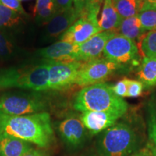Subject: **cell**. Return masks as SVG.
I'll return each instance as SVG.
<instances>
[{"mask_svg": "<svg viewBox=\"0 0 156 156\" xmlns=\"http://www.w3.org/2000/svg\"><path fill=\"white\" fill-rule=\"evenodd\" d=\"M0 136L19 138L39 147H48L54 141V130L48 112L9 116L0 112Z\"/></svg>", "mask_w": 156, "mask_h": 156, "instance_id": "1", "label": "cell"}, {"mask_svg": "<svg viewBox=\"0 0 156 156\" xmlns=\"http://www.w3.org/2000/svg\"><path fill=\"white\" fill-rule=\"evenodd\" d=\"M73 107L81 112L112 111L125 114L128 104L123 98L113 92L112 85L102 82L88 85L79 91L74 100Z\"/></svg>", "mask_w": 156, "mask_h": 156, "instance_id": "2", "label": "cell"}, {"mask_svg": "<svg viewBox=\"0 0 156 156\" xmlns=\"http://www.w3.org/2000/svg\"><path fill=\"white\" fill-rule=\"evenodd\" d=\"M9 88L42 92L48 89V64L0 69V90Z\"/></svg>", "mask_w": 156, "mask_h": 156, "instance_id": "3", "label": "cell"}, {"mask_svg": "<svg viewBox=\"0 0 156 156\" xmlns=\"http://www.w3.org/2000/svg\"><path fill=\"white\" fill-rule=\"evenodd\" d=\"M138 137L131 126L117 123L102 132L97 140L98 156H130L138 147Z\"/></svg>", "mask_w": 156, "mask_h": 156, "instance_id": "4", "label": "cell"}, {"mask_svg": "<svg viewBox=\"0 0 156 156\" xmlns=\"http://www.w3.org/2000/svg\"><path fill=\"white\" fill-rule=\"evenodd\" d=\"M48 103L38 92L12 91L0 97V112L9 116H24L45 112Z\"/></svg>", "mask_w": 156, "mask_h": 156, "instance_id": "5", "label": "cell"}, {"mask_svg": "<svg viewBox=\"0 0 156 156\" xmlns=\"http://www.w3.org/2000/svg\"><path fill=\"white\" fill-rule=\"evenodd\" d=\"M104 58L120 65L138 64L139 50L134 40L120 34H115L106 43Z\"/></svg>", "mask_w": 156, "mask_h": 156, "instance_id": "6", "label": "cell"}, {"mask_svg": "<svg viewBox=\"0 0 156 156\" xmlns=\"http://www.w3.org/2000/svg\"><path fill=\"white\" fill-rule=\"evenodd\" d=\"M123 67L124 66L106 58H100L91 62H84L79 71L76 85L85 87L102 83L111 75Z\"/></svg>", "mask_w": 156, "mask_h": 156, "instance_id": "7", "label": "cell"}, {"mask_svg": "<svg viewBox=\"0 0 156 156\" xmlns=\"http://www.w3.org/2000/svg\"><path fill=\"white\" fill-rule=\"evenodd\" d=\"M48 64V89L63 90L76 84L80 69L84 62H58Z\"/></svg>", "mask_w": 156, "mask_h": 156, "instance_id": "8", "label": "cell"}, {"mask_svg": "<svg viewBox=\"0 0 156 156\" xmlns=\"http://www.w3.org/2000/svg\"><path fill=\"white\" fill-rule=\"evenodd\" d=\"M101 31L98 21L81 16L62 35L60 41L80 46Z\"/></svg>", "mask_w": 156, "mask_h": 156, "instance_id": "9", "label": "cell"}, {"mask_svg": "<svg viewBox=\"0 0 156 156\" xmlns=\"http://www.w3.org/2000/svg\"><path fill=\"white\" fill-rule=\"evenodd\" d=\"M58 132L64 143L73 149L80 147L86 139V128L82 120L75 116L62 120Z\"/></svg>", "mask_w": 156, "mask_h": 156, "instance_id": "10", "label": "cell"}, {"mask_svg": "<svg viewBox=\"0 0 156 156\" xmlns=\"http://www.w3.org/2000/svg\"><path fill=\"white\" fill-rule=\"evenodd\" d=\"M124 114L122 112L112 111L85 112H83L81 120L91 134H97L116 124L117 120Z\"/></svg>", "mask_w": 156, "mask_h": 156, "instance_id": "11", "label": "cell"}, {"mask_svg": "<svg viewBox=\"0 0 156 156\" xmlns=\"http://www.w3.org/2000/svg\"><path fill=\"white\" fill-rule=\"evenodd\" d=\"M115 34L110 31H101L78 47L77 61L88 62L101 58L108 41Z\"/></svg>", "mask_w": 156, "mask_h": 156, "instance_id": "12", "label": "cell"}, {"mask_svg": "<svg viewBox=\"0 0 156 156\" xmlns=\"http://www.w3.org/2000/svg\"><path fill=\"white\" fill-rule=\"evenodd\" d=\"M79 46L70 43L59 41L39 51V56L46 61L58 62H77V56Z\"/></svg>", "mask_w": 156, "mask_h": 156, "instance_id": "13", "label": "cell"}, {"mask_svg": "<svg viewBox=\"0 0 156 156\" xmlns=\"http://www.w3.org/2000/svg\"><path fill=\"white\" fill-rule=\"evenodd\" d=\"M80 16V12H79L74 7V6L72 8L66 10L57 12L47 23L46 25L47 34L52 38H56L60 34H63Z\"/></svg>", "mask_w": 156, "mask_h": 156, "instance_id": "14", "label": "cell"}, {"mask_svg": "<svg viewBox=\"0 0 156 156\" xmlns=\"http://www.w3.org/2000/svg\"><path fill=\"white\" fill-rule=\"evenodd\" d=\"M33 144L10 136H0V156H23L33 149Z\"/></svg>", "mask_w": 156, "mask_h": 156, "instance_id": "15", "label": "cell"}, {"mask_svg": "<svg viewBox=\"0 0 156 156\" xmlns=\"http://www.w3.org/2000/svg\"><path fill=\"white\" fill-rule=\"evenodd\" d=\"M122 20L112 0H104L101 18L98 20V25L102 31H110L117 34Z\"/></svg>", "mask_w": 156, "mask_h": 156, "instance_id": "16", "label": "cell"}, {"mask_svg": "<svg viewBox=\"0 0 156 156\" xmlns=\"http://www.w3.org/2000/svg\"><path fill=\"white\" fill-rule=\"evenodd\" d=\"M139 81L144 87H151L156 85V57L145 56L139 67L137 73Z\"/></svg>", "mask_w": 156, "mask_h": 156, "instance_id": "17", "label": "cell"}, {"mask_svg": "<svg viewBox=\"0 0 156 156\" xmlns=\"http://www.w3.org/2000/svg\"><path fill=\"white\" fill-rule=\"evenodd\" d=\"M119 31L122 36L132 40H135L144 36L146 30L143 28L139 17L136 15L134 17L123 19Z\"/></svg>", "mask_w": 156, "mask_h": 156, "instance_id": "18", "label": "cell"}, {"mask_svg": "<svg viewBox=\"0 0 156 156\" xmlns=\"http://www.w3.org/2000/svg\"><path fill=\"white\" fill-rule=\"evenodd\" d=\"M56 12L54 0H36L35 17L38 22L47 24Z\"/></svg>", "mask_w": 156, "mask_h": 156, "instance_id": "19", "label": "cell"}, {"mask_svg": "<svg viewBox=\"0 0 156 156\" xmlns=\"http://www.w3.org/2000/svg\"><path fill=\"white\" fill-rule=\"evenodd\" d=\"M116 11L122 19L136 16L140 12V0H119L114 5Z\"/></svg>", "mask_w": 156, "mask_h": 156, "instance_id": "20", "label": "cell"}, {"mask_svg": "<svg viewBox=\"0 0 156 156\" xmlns=\"http://www.w3.org/2000/svg\"><path fill=\"white\" fill-rule=\"evenodd\" d=\"M20 20L19 13L0 4V29L13 26L20 22Z\"/></svg>", "mask_w": 156, "mask_h": 156, "instance_id": "21", "label": "cell"}, {"mask_svg": "<svg viewBox=\"0 0 156 156\" xmlns=\"http://www.w3.org/2000/svg\"><path fill=\"white\" fill-rule=\"evenodd\" d=\"M147 128L150 143H156V98L150 101L148 106Z\"/></svg>", "mask_w": 156, "mask_h": 156, "instance_id": "22", "label": "cell"}, {"mask_svg": "<svg viewBox=\"0 0 156 156\" xmlns=\"http://www.w3.org/2000/svg\"><path fill=\"white\" fill-rule=\"evenodd\" d=\"M141 50L145 56L156 57V30L145 35L141 42Z\"/></svg>", "mask_w": 156, "mask_h": 156, "instance_id": "23", "label": "cell"}, {"mask_svg": "<svg viewBox=\"0 0 156 156\" xmlns=\"http://www.w3.org/2000/svg\"><path fill=\"white\" fill-rule=\"evenodd\" d=\"M137 17L145 30H156V10L140 12Z\"/></svg>", "mask_w": 156, "mask_h": 156, "instance_id": "24", "label": "cell"}, {"mask_svg": "<svg viewBox=\"0 0 156 156\" xmlns=\"http://www.w3.org/2000/svg\"><path fill=\"white\" fill-rule=\"evenodd\" d=\"M14 51V45L9 38L0 31V58L10 57Z\"/></svg>", "mask_w": 156, "mask_h": 156, "instance_id": "25", "label": "cell"}, {"mask_svg": "<svg viewBox=\"0 0 156 156\" xmlns=\"http://www.w3.org/2000/svg\"><path fill=\"white\" fill-rule=\"evenodd\" d=\"M127 97L136 98L141 95L143 90L144 85L139 80L127 79Z\"/></svg>", "mask_w": 156, "mask_h": 156, "instance_id": "26", "label": "cell"}, {"mask_svg": "<svg viewBox=\"0 0 156 156\" xmlns=\"http://www.w3.org/2000/svg\"><path fill=\"white\" fill-rule=\"evenodd\" d=\"M112 89L117 96L120 98L127 97V78H124L122 80L117 82L114 85L112 86Z\"/></svg>", "mask_w": 156, "mask_h": 156, "instance_id": "27", "label": "cell"}, {"mask_svg": "<svg viewBox=\"0 0 156 156\" xmlns=\"http://www.w3.org/2000/svg\"><path fill=\"white\" fill-rule=\"evenodd\" d=\"M0 4L7 7V8L17 12L19 14L26 15L19 0H0Z\"/></svg>", "mask_w": 156, "mask_h": 156, "instance_id": "28", "label": "cell"}, {"mask_svg": "<svg viewBox=\"0 0 156 156\" xmlns=\"http://www.w3.org/2000/svg\"><path fill=\"white\" fill-rule=\"evenodd\" d=\"M57 12L66 10L73 7V0H54Z\"/></svg>", "mask_w": 156, "mask_h": 156, "instance_id": "29", "label": "cell"}, {"mask_svg": "<svg viewBox=\"0 0 156 156\" xmlns=\"http://www.w3.org/2000/svg\"><path fill=\"white\" fill-rule=\"evenodd\" d=\"M140 12L146 10H156V0H142Z\"/></svg>", "mask_w": 156, "mask_h": 156, "instance_id": "30", "label": "cell"}, {"mask_svg": "<svg viewBox=\"0 0 156 156\" xmlns=\"http://www.w3.org/2000/svg\"><path fill=\"white\" fill-rule=\"evenodd\" d=\"M87 0H73L74 4V7L79 12H83V9L85 8V5H86Z\"/></svg>", "mask_w": 156, "mask_h": 156, "instance_id": "31", "label": "cell"}, {"mask_svg": "<svg viewBox=\"0 0 156 156\" xmlns=\"http://www.w3.org/2000/svg\"><path fill=\"white\" fill-rule=\"evenodd\" d=\"M23 156H48V154L41 150H36L33 148L31 151L25 153Z\"/></svg>", "mask_w": 156, "mask_h": 156, "instance_id": "32", "label": "cell"}, {"mask_svg": "<svg viewBox=\"0 0 156 156\" xmlns=\"http://www.w3.org/2000/svg\"><path fill=\"white\" fill-rule=\"evenodd\" d=\"M132 156H154L153 153L149 148H143V149L140 150V151L135 152L134 155Z\"/></svg>", "mask_w": 156, "mask_h": 156, "instance_id": "33", "label": "cell"}, {"mask_svg": "<svg viewBox=\"0 0 156 156\" xmlns=\"http://www.w3.org/2000/svg\"><path fill=\"white\" fill-rule=\"evenodd\" d=\"M148 148L151 150L154 156H156V143H149Z\"/></svg>", "mask_w": 156, "mask_h": 156, "instance_id": "34", "label": "cell"}, {"mask_svg": "<svg viewBox=\"0 0 156 156\" xmlns=\"http://www.w3.org/2000/svg\"><path fill=\"white\" fill-rule=\"evenodd\" d=\"M119 1V0H112V4L113 5H115V4H116V2H118Z\"/></svg>", "mask_w": 156, "mask_h": 156, "instance_id": "35", "label": "cell"}, {"mask_svg": "<svg viewBox=\"0 0 156 156\" xmlns=\"http://www.w3.org/2000/svg\"><path fill=\"white\" fill-rule=\"evenodd\" d=\"M140 1H142V0H140Z\"/></svg>", "mask_w": 156, "mask_h": 156, "instance_id": "36", "label": "cell"}, {"mask_svg": "<svg viewBox=\"0 0 156 156\" xmlns=\"http://www.w3.org/2000/svg\"><path fill=\"white\" fill-rule=\"evenodd\" d=\"M19 1H20V0H19Z\"/></svg>", "mask_w": 156, "mask_h": 156, "instance_id": "37", "label": "cell"}]
</instances>
